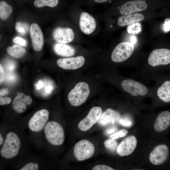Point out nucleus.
<instances>
[{"label":"nucleus","mask_w":170,"mask_h":170,"mask_svg":"<svg viewBox=\"0 0 170 170\" xmlns=\"http://www.w3.org/2000/svg\"><path fill=\"white\" fill-rule=\"evenodd\" d=\"M169 153V149L167 145L159 144L155 147L150 152L149 156V159L153 164L160 165L167 160Z\"/></svg>","instance_id":"nucleus-11"},{"label":"nucleus","mask_w":170,"mask_h":170,"mask_svg":"<svg viewBox=\"0 0 170 170\" xmlns=\"http://www.w3.org/2000/svg\"><path fill=\"white\" fill-rule=\"evenodd\" d=\"M53 36L56 42L66 43L73 40L74 34L73 30L70 28L58 27L54 30Z\"/></svg>","instance_id":"nucleus-16"},{"label":"nucleus","mask_w":170,"mask_h":170,"mask_svg":"<svg viewBox=\"0 0 170 170\" xmlns=\"http://www.w3.org/2000/svg\"><path fill=\"white\" fill-rule=\"evenodd\" d=\"M95 151L93 144L86 139L82 140L76 143L74 148V154L78 161H83L91 157Z\"/></svg>","instance_id":"nucleus-5"},{"label":"nucleus","mask_w":170,"mask_h":170,"mask_svg":"<svg viewBox=\"0 0 170 170\" xmlns=\"http://www.w3.org/2000/svg\"><path fill=\"white\" fill-rule=\"evenodd\" d=\"M12 11V6L4 1L0 2V17L1 19H6Z\"/></svg>","instance_id":"nucleus-24"},{"label":"nucleus","mask_w":170,"mask_h":170,"mask_svg":"<svg viewBox=\"0 0 170 170\" xmlns=\"http://www.w3.org/2000/svg\"><path fill=\"white\" fill-rule=\"evenodd\" d=\"M13 42L15 43L24 47L26 46L27 44L26 40L19 37L14 38L13 40Z\"/></svg>","instance_id":"nucleus-31"},{"label":"nucleus","mask_w":170,"mask_h":170,"mask_svg":"<svg viewBox=\"0 0 170 170\" xmlns=\"http://www.w3.org/2000/svg\"><path fill=\"white\" fill-rule=\"evenodd\" d=\"M144 19V15L140 13L124 15L119 17L117 23L120 26L123 27L134 22L142 21Z\"/></svg>","instance_id":"nucleus-19"},{"label":"nucleus","mask_w":170,"mask_h":170,"mask_svg":"<svg viewBox=\"0 0 170 170\" xmlns=\"http://www.w3.org/2000/svg\"><path fill=\"white\" fill-rule=\"evenodd\" d=\"M4 80V72L2 66L0 65V83L2 84Z\"/></svg>","instance_id":"nucleus-36"},{"label":"nucleus","mask_w":170,"mask_h":170,"mask_svg":"<svg viewBox=\"0 0 170 170\" xmlns=\"http://www.w3.org/2000/svg\"><path fill=\"white\" fill-rule=\"evenodd\" d=\"M24 101L26 105H30L32 103V99L30 96L25 95L24 97Z\"/></svg>","instance_id":"nucleus-38"},{"label":"nucleus","mask_w":170,"mask_h":170,"mask_svg":"<svg viewBox=\"0 0 170 170\" xmlns=\"http://www.w3.org/2000/svg\"><path fill=\"white\" fill-rule=\"evenodd\" d=\"M93 1L96 3H101L106 2L109 0H93Z\"/></svg>","instance_id":"nucleus-44"},{"label":"nucleus","mask_w":170,"mask_h":170,"mask_svg":"<svg viewBox=\"0 0 170 170\" xmlns=\"http://www.w3.org/2000/svg\"><path fill=\"white\" fill-rule=\"evenodd\" d=\"M118 121L119 123L123 126L130 127L132 124V122L127 119H120Z\"/></svg>","instance_id":"nucleus-34"},{"label":"nucleus","mask_w":170,"mask_h":170,"mask_svg":"<svg viewBox=\"0 0 170 170\" xmlns=\"http://www.w3.org/2000/svg\"><path fill=\"white\" fill-rule=\"evenodd\" d=\"M4 142L3 138L1 133H0V145H1Z\"/></svg>","instance_id":"nucleus-46"},{"label":"nucleus","mask_w":170,"mask_h":170,"mask_svg":"<svg viewBox=\"0 0 170 170\" xmlns=\"http://www.w3.org/2000/svg\"><path fill=\"white\" fill-rule=\"evenodd\" d=\"M7 53L11 56L16 58L23 56L26 52V49L19 45L14 44L8 47L6 49Z\"/></svg>","instance_id":"nucleus-23"},{"label":"nucleus","mask_w":170,"mask_h":170,"mask_svg":"<svg viewBox=\"0 0 170 170\" xmlns=\"http://www.w3.org/2000/svg\"><path fill=\"white\" fill-rule=\"evenodd\" d=\"M8 80L9 81H13L15 79V77L14 76V75L12 74H8L7 76V77Z\"/></svg>","instance_id":"nucleus-41"},{"label":"nucleus","mask_w":170,"mask_h":170,"mask_svg":"<svg viewBox=\"0 0 170 170\" xmlns=\"http://www.w3.org/2000/svg\"><path fill=\"white\" fill-rule=\"evenodd\" d=\"M8 90L6 89H2L0 90V95H4L8 93Z\"/></svg>","instance_id":"nucleus-43"},{"label":"nucleus","mask_w":170,"mask_h":170,"mask_svg":"<svg viewBox=\"0 0 170 170\" xmlns=\"http://www.w3.org/2000/svg\"><path fill=\"white\" fill-rule=\"evenodd\" d=\"M90 92L89 87L87 83L83 82H79L69 93L68 101L73 106H80L85 102Z\"/></svg>","instance_id":"nucleus-3"},{"label":"nucleus","mask_w":170,"mask_h":170,"mask_svg":"<svg viewBox=\"0 0 170 170\" xmlns=\"http://www.w3.org/2000/svg\"><path fill=\"white\" fill-rule=\"evenodd\" d=\"M52 89V87L51 86H48L45 88V92L47 93H50Z\"/></svg>","instance_id":"nucleus-45"},{"label":"nucleus","mask_w":170,"mask_h":170,"mask_svg":"<svg viewBox=\"0 0 170 170\" xmlns=\"http://www.w3.org/2000/svg\"><path fill=\"white\" fill-rule=\"evenodd\" d=\"M43 86V83L41 81H39L36 85V88L37 89H41Z\"/></svg>","instance_id":"nucleus-40"},{"label":"nucleus","mask_w":170,"mask_h":170,"mask_svg":"<svg viewBox=\"0 0 170 170\" xmlns=\"http://www.w3.org/2000/svg\"><path fill=\"white\" fill-rule=\"evenodd\" d=\"M128 133V131L125 129H122L111 134L109 138L116 139L119 137H123L125 136Z\"/></svg>","instance_id":"nucleus-30"},{"label":"nucleus","mask_w":170,"mask_h":170,"mask_svg":"<svg viewBox=\"0 0 170 170\" xmlns=\"http://www.w3.org/2000/svg\"><path fill=\"white\" fill-rule=\"evenodd\" d=\"M127 31L129 33L133 34H138L141 31V24L138 22L130 24L128 26Z\"/></svg>","instance_id":"nucleus-26"},{"label":"nucleus","mask_w":170,"mask_h":170,"mask_svg":"<svg viewBox=\"0 0 170 170\" xmlns=\"http://www.w3.org/2000/svg\"><path fill=\"white\" fill-rule=\"evenodd\" d=\"M116 128L115 126L112 127L107 129L105 131V133L106 135H109L116 132Z\"/></svg>","instance_id":"nucleus-37"},{"label":"nucleus","mask_w":170,"mask_h":170,"mask_svg":"<svg viewBox=\"0 0 170 170\" xmlns=\"http://www.w3.org/2000/svg\"><path fill=\"white\" fill-rule=\"evenodd\" d=\"M137 41V38L136 36H132L131 39V42L134 45L135 44Z\"/></svg>","instance_id":"nucleus-42"},{"label":"nucleus","mask_w":170,"mask_h":170,"mask_svg":"<svg viewBox=\"0 0 170 170\" xmlns=\"http://www.w3.org/2000/svg\"><path fill=\"white\" fill-rule=\"evenodd\" d=\"M163 29L165 32L170 31V18H167L165 20L163 25Z\"/></svg>","instance_id":"nucleus-33"},{"label":"nucleus","mask_w":170,"mask_h":170,"mask_svg":"<svg viewBox=\"0 0 170 170\" xmlns=\"http://www.w3.org/2000/svg\"><path fill=\"white\" fill-rule=\"evenodd\" d=\"M30 35L33 49L39 51L42 48L44 42L43 34L38 24L32 23L30 27Z\"/></svg>","instance_id":"nucleus-14"},{"label":"nucleus","mask_w":170,"mask_h":170,"mask_svg":"<svg viewBox=\"0 0 170 170\" xmlns=\"http://www.w3.org/2000/svg\"><path fill=\"white\" fill-rule=\"evenodd\" d=\"M104 144L106 148L111 151H115L118 146L117 143L115 139L110 138L105 140Z\"/></svg>","instance_id":"nucleus-27"},{"label":"nucleus","mask_w":170,"mask_h":170,"mask_svg":"<svg viewBox=\"0 0 170 170\" xmlns=\"http://www.w3.org/2000/svg\"><path fill=\"white\" fill-rule=\"evenodd\" d=\"M15 29L20 34L22 35H25L29 30L28 25L26 23L17 22L16 23Z\"/></svg>","instance_id":"nucleus-28"},{"label":"nucleus","mask_w":170,"mask_h":170,"mask_svg":"<svg viewBox=\"0 0 170 170\" xmlns=\"http://www.w3.org/2000/svg\"><path fill=\"white\" fill-rule=\"evenodd\" d=\"M121 85L125 91L133 96H144L148 93L146 86L134 80H124L122 82Z\"/></svg>","instance_id":"nucleus-10"},{"label":"nucleus","mask_w":170,"mask_h":170,"mask_svg":"<svg viewBox=\"0 0 170 170\" xmlns=\"http://www.w3.org/2000/svg\"><path fill=\"white\" fill-rule=\"evenodd\" d=\"M148 4L146 0H132L123 3L119 8L120 13L124 15L142 11L146 9Z\"/></svg>","instance_id":"nucleus-8"},{"label":"nucleus","mask_w":170,"mask_h":170,"mask_svg":"<svg viewBox=\"0 0 170 170\" xmlns=\"http://www.w3.org/2000/svg\"><path fill=\"white\" fill-rule=\"evenodd\" d=\"M120 115L116 111L108 109L101 115L98 122L101 126L114 124L120 119Z\"/></svg>","instance_id":"nucleus-18"},{"label":"nucleus","mask_w":170,"mask_h":170,"mask_svg":"<svg viewBox=\"0 0 170 170\" xmlns=\"http://www.w3.org/2000/svg\"><path fill=\"white\" fill-rule=\"evenodd\" d=\"M137 140L133 135L129 136L123 140L118 145L117 152L120 156H127L132 154L137 145Z\"/></svg>","instance_id":"nucleus-12"},{"label":"nucleus","mask_w":170,"mask_h":170,"mask_svg":"<svg viewBox=\"0 0 170 170\" xmlns=\"http://www.w3.org/2000/svg\"><path fill=\"white\" fill-rule=\"evenodd\" d=\"M44 133L47 140L54 145L62 144L65 140V134L62 126L58 122L51 121L47 122L44 128Z\"/></svg>","instance_id":"nucleus-2"},{"label":"nucleus","mask_w":170,"mask_h":170,"mask_svg":"<svg viewBox=\"0 0 170 170\" xmlns=\"http://www.w3.org/2000/svg\"><path fill=\"white\" fill-rule=\"evenodd\" d=\"M39 165L36 163L31 162L26 164L20 169V170H37Z\"/></svg>","instance_id":"nucleus-29"},{"label":"nucleus","mask_w":170,"mask_h":170,"mask_svg":"<svg viewBox=\"0 0 170 170\" xmlns=\"http://www.w3.org/2000/svg\"><path fill=\"white\" fill-rule=\"evenodd\" d=\"M134 49V45L131 42H122L113 49L111 54V59L115 62L124 61L131 56Z\"/></svg>","instance_id":"nucleus-4"},{"label":"nucleus","mask_w":170,"mask_h":170,"mask_svg":"<svg viewBox=\"0 0 170 170\" xmlns=\"http://www.w3.org/2000/svg\"><path fill=\"white\" fill-rule=\"evenodd\" d=\"M85 59L82 56L76 57L60 58L57 61L58 65L65 70H76L81 67L85 63Z\"/></svg>","instance_id":"nucleus-13"},{"label":"nucleus","mask_w":170,"mask_h":170,"mask_svg":"<svg viewBox=\"0 0 170 170\" xmlns=\"http://www.w3.org/2000/svg\"><path fill=\"white\" fill-rule=\"evenodd\" d=\"M49 116V111L45 109H41L36 112L28 122L29 129L33 132L41 131L47 123Z\"/></svg>","instance_id":"nucleus-6"},{"label":"nucleus","mask_w":170,"mask_h":170,"mask_svg":"<svg viewBox=\"0 0 170 170\" xmlns=\"http://www.w3.org/2000/svg\"><path fill=\"white\" fill-rule=\"evenodd\" d=\"M170 125V112L164 111L160 113L156 117L154 128L157 132H162Z\"/></svg>","instance_id":"nucleus-17"},{"label":"nucleus","mask_w":170,"mask_h":170,"mask_svg":"<svg viewBox=\"0 0 170 170\" xmlns=\"http://www.w3.org/2000/svg\"><path fill=\"white\" fill-rule=\"evenodd\" d=\"M25 94L22 93L18 92L12 102V106L13 109L16 112L21 113L26 109V104L24 102V97Z\"/></svg>","instance_id":"nucleus-21"},{"label":"nucleus","mask_w":170,"mask_h":170,"mask_svg":"<svg viewBox=\"0 0 170 170\" xmlns=\"http://www.w3.org/2000/svg\"><path fill=\"white\" fill-rule=\"evenodd\" d=\"M93 170H113L114 168L105 165H98L94 166L92 168Z\"/></svg>","instance_id":"nucleus-32"},{"label":"nucleus","mask_w":170,"mask_h":170,"mask_svg":"<svg viewBox=\"0 0 170 170\" xmlns=\"http://www.w3.org/2000/svg\"><path fill=\"white\" fill-rule=\"evenodd\" d=\"M149 64L152 66L167 65L170 63V50L159 48L153 50L148 60Z\"/></svg>","instance_id":"nucleus-7"},{"label":"nucleus","mask_w":170,"mask_h":170,"mask_svg":"<svg viewBox=\"0 0 170 170\" xmlns=\"http://www.w3.org/2000/svg\"><path fill=\"white\" fill-rule=\"evenodd\" d=\"M158 97L165 102H170V81H167L157 89Z\"/></svg>","instance_id":"nucleus-22"},{"label":"nucleus","mask_w":170,"mask_h":170,"mask_svg":"<svg viewBox=\"0 0 170 170\" xmlns=\"http://www.w3.org/2000/svg\"><path fill=\"white\" fill-rule=\"evenodd\" d=\"M11 102V99L10 98L8 97L3 98L0 96V105H1L9 104Z\"/></svg>","instance_id":"nucleus-35"},{"label":"nucleus","mask_w":170,"mask_h":170,"mask_svg":"<svg viewBox=\"0 0 170 170\" xmlns=\"http://www.w3.org/2000/svg\"><path fill=\"white\" fill-rule=\"evenodd\" d=\"M6 67L7 69L9 70H12L14 69L15 65L13 62H10L8 64Z\"/></svg>","instance_id":"nucleus-39"},{"label":"nucleus","mask_w":170,"mask_h":170,"mask_svg":"<svg viewBox=\"0 0 170 170\" xmlns=\"http://www.w3.org/2000/svg\"><path fill=\"white\" fill-rule=\"evenodd\" d=\"M55 53L58 55L63 57H70L74 55L75 49L70 45L62 43H56L54 46Z\"/></svg>","instance_id":"nucleus-20"},{"label":"nucleus","mask_w":170,"mask_h":170,"mask_svg":"<svg viewBox=\"0 0 170 170\" xmlns=\"http://www.w3.org/2000/svg\"><path fill=\"white\" fill-rule=\"evenodd\" d=\"M59 0H35L34 2L35 6L37 8H42L45 6L50 7H56Z\"/></svg>","instance_id":"nucleus-25"},{"label":"nucleus","mask_w":170,"mask_h":170,"mask_svg":"<svg viewBox=\"0 0 170 170\" xmlns=\"http://www.w3.org/2000/svg\"><path fill=\"white\" fill-rule=\"evenodd\" d=\"M102 113V110L100 107L98 106L92 107L87 116L79 123V128L83 131L90 129L98 121Z\"/></svg>","instance_id":"nucleus-9"},{"label":"nucleus","mask_w":170,"mask_h":170,"mask_svg":"<svg viewBox=\"0 0 170 170\" xmlns=\"http://www.w3.org/2000/svg\"><path fill=\"white\" fill-rule=\"evenodd\" d=\"M20 145V139L16 133L13 132L8 133L0 149L1 155L7 159L14 157L18 154Z\"/></svg>","instance_id":"nucleus-1"},{"label":"nucleus","mask_w":170,"mask_h":170,"mask_svg":"<svg viewBox=\"0 0 170 170\" xmlns=\"http://www.w3.org/2000/svg\"><path fill=\"white\" fill-rule=\"evenodd\" d=\"M79 26L81 31L86 34H90L95 30L96 22L94 18L88 13L82 12L79 20Z\"/></svg>","instance_id":"nucleus-15"}]
</instances>
